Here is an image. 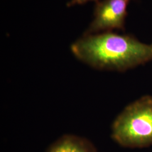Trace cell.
I'll use <instances>...</instances> for the list:
<instances>
[{"label":"cell","mask_w":152,"mask_h":152,"mask_svg":"<svg viewBox=\"0 0 152 152\" xmlns=\"http://www.w3.org/2000/svg\"><path fill=\"white\" fill-rule=\"evenodd\" d=\"M77 59L100 71L124 72L152 61V44L113 32L83 35L71 45Z\"/></svg>","instance_id":"1"},{"label":"cell","mask_w":152,"mask_h":152,"mask_svg":"<svg viewBox=\"0 0 152 152\" xmlns=\"http://www.w3.org/2000/svg\"><path fill=\"white\" fill-rule=\"evenodd\" d=\"M111 137L122 147L152 145V96L146 95L125 107L111 126Z\"/></svg>","instance_id":"2"},{"label":"cell","mask_w":152,"mask_h":152,"mask_svg":"<svg viewBox=\"0 0 152 152\" xmlns=\"http://www.w3.org/2000/svg\"><path fill=\"white\" fill-rule=\"evenodd\" d=\"M130 0H101L96 2L94 19L83 35L113 30L125 31L127 6Z\"/></svg>","instance_id":"3"},{"label":"cell","mask_w":152,"mask_h":152,"mask_svg":"<svg viewBox=\"0 0 152 152\" xmlns=\"http://www.w3.org/2000/svg\"><path fill=\"white\" fill-rule=\"evenodd\" d=\"M46 152H99L87 138L73 134H64L54 141Z\"/></svg>","instance_id":"4"},{"label":"cell","mask_w":152,"mask_h":152,"mask_svg":"<svg viewBox=\"0 0 152 152\" xmlns=\"http://www.w3.org/2000/svg\"><path fill=\"white\" fill-rule=\"evenodd\" d=\"M99 1V0H71L66 4V6L68 7H71L76 5H83L89 1H95L96 2Z\"/></svg>","instance_id":"5"}]
</instances>
